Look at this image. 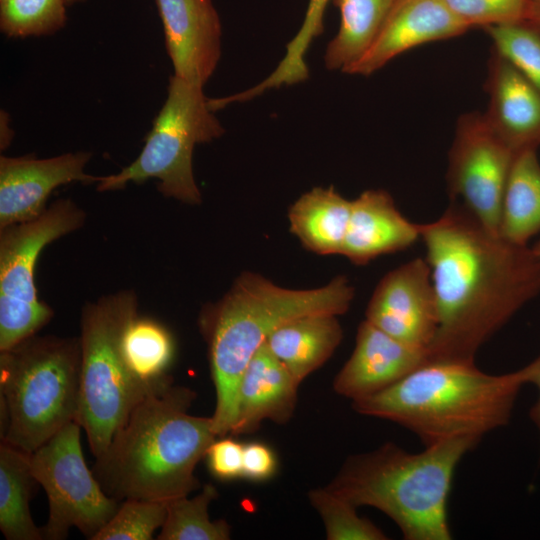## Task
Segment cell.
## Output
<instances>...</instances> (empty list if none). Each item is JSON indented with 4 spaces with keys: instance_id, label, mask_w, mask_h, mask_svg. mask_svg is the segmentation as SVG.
<instances>
[{
    "instance_id": "1",
    "label": "cell",
    "mask_w": 540,
    "mask_h": 540,
    "mask_svg": "<svg viewBox=\"0 0 540 540\" xmlns=\"http://www.w3.org/2000/svg\"><path fill=\"white\" fill-rule=\"evenodd\" d=\"M438 327L429 361H474L478 350L540 293V260L528 245L487 229L458 201L420 224Z\"/></svg>"
},
{
    "instance_id": "2",
    "label": "cell",
    "mask_w": 540,
    "mask_h": 540,
    "mask_svg": "<svg viewBox=\"0 0 540 540\" xmlns=\"http://www.w3.org/2000/svg\"><path fill=\"white\" fill-rule=\"evenodd\" d=\"M195 398L172 381L134 408L92 469L108 496L168 502L199 488L195 468L218 437L211 417L189 414Z\"/></svg>"
},
{
    "instance_id": "3",
    "label": "cell",
    "mask_w": 540,
    "mask_h": 540,
    "mask_svg": "<svg viewBox=\"0 0 540 540\" xmlns=\"http://www.w3.org/2000/svg\"><path fill=\"white\" fill-rule=\"evenodd\" d=\"M524 367L489 374L474 361L437 360L420 366L392 386L352 401L359 414L394 422L429 446L455 438H476L507 425Z\"/></svg>"
},
{
    "instance_id": "4",
    "label": "cell",
    "mask_w": 540,
    "mask_h": 540,
    "mask_svg": "<svg viewBox=\"0 0 540 540\" xmlns=\"http://www.w3.org/2000/svg\"><path fill=\"white\" fill-rule=\"evenodd\" d=\"M354 288L345 276L325 286L295 290L245 271L220 301L202 312L200 327L208 343L216 407L211 416L218 438L230 434L243 372L268 337L281 325L311 314L348 311Z\"/></svg>"
},
{
    "instance_id": "5",
    "label": "cell",
    "mask_w": 540,
    "mask_h": 540,
    "mask_svg": "<svg viewBox=\"0 0 540 540\" xmlns=\"http://www.w3.org/2000/svg\"><path fill=\"white\" fill-rule=\"evenodd\" d=\"M464 437L410 453L387 442L351 455L327 485L356 507H374L400 529L406 540H449L448 499L456 468L479 443Z\"/></svg>"
},
{
    "instance_id": "6",
    "label": "cell",
    "mask_w": 540,
    "mask_h": 540,
    "mask_svg": "<svg viewBox=\"0 0 540 540\" xmlns=\"http://www.w3.org/2000/svg\"><path fill=\"white\" fill-rule=\"evenodd\" d=\"M0 352L1 441L33 453L77 421L80 339L33 335Z\"/></svg>"
},
{
    "instance_id": "7",
    "label": "cell",
    "mask_w": 540,
    "mask_h": 540,
    "mask_svg": "<svg viewBox=\"0 0 540 540\" xmlns=\"http://www.w3.org/2000/svg\"><path fill=\"white\" fill-rule=\"evenodd\" d=\"M134 311L133 296L121 294L88 304L82 313L77 422L95 458L106 450L134 408L159 390L140 383L120 352L121 329Z\"/></svg>"
},
{
    "instance_id": "8",
    "label": "cell",
    "mask_w": 540,
    "mask_h": 540,
    "mask_svg": "<svg viewBox=\"0 0 540 540\" xmlns=\"http://www.w3.org/2000/svg\"><path fill=\"white\" fill-rule=\"evenodd\" d=\"M223 133L203 87L173 75L166 101L141 153L119 173L100 177L97 190H117L129 182L142 183L156 178L163 195L187 204H199L201 194L192 170L194 147Z\"/></svg>"
},
{
    "instance_id": "9",
    "label": "cell",
    "mask_w": 540,
    "mask_h": 540,
    "mask_svg": "<svg viewBox=\"0 0 540 540\" xmlns=\"http://www.w3.org/2000/svg\"><path fill=\"white\" fill-rule=\"evenodd\" d=\"M83 212L70 200H58L39 217L1 228L0 351L35 335L52 317L37 296L34 270L42 249L77 229Z\"/></svg>"
},
{
    "instance_id": "10",
    "label": "cell",
    "mask_w": 540,
    "mask_h": 540,
    "mask_svg": "<svg viewBox=\"0 0 540 540\" xmlns=\"http://www.w3.org/2000/svg\"><path fill=\"white\" fill-rule=\"evenodd\" d=\"M81 429L77 421H72L30 453L32 473L49 502L48 520L41 528L43 539H65L73 527L92 539L120 505L104 492L88 468Z\"/></svg>"
},
{
    "instance_id": "11",
    "label": "cell",
    "mask_w": 540,
    "mask_h": 540,
    "mask_svg": "<svg viewBox=\"0 0 540 540\" xmlns=\"http://www.w3.org/2000/svg\"><path fill=\"white\" fill-rule=\"evenodd\" d=\"M515 154L495 133L484 113L470 112L459 117L448 153L449 198L460 202L497 234L503 194Z\"/></svg>"
},
{
    "instance_id": "12",
    "label": "cell",
    "mask_w": 540,
    "mask_h": 540,
    "mask_svg": "<svg viewBox=\"0 0 540 540\" xmlns=\"http://www.w3.org/2000/svg\"><path fill=\"white\" fill-rule=\"evenodd\" d=\"M365 320L390 336L428 350L438 327L431 269L415 258L389 271L377 284Z\"/></svg>"
},
{
    "instance_id": "13",
    "label": "cell",
    "mask_w": 540,
    "mask_h": 540,
    "mask_svg": "<svg viewBox=\"0 0 540 540\" xmlns=\"http://www.w3.org/2000/svg\"><path fill=\"white\" fill-rule=\"evenodd\" d=\"M90 157L87 152L45 159L1 156L0 228L39 217L50 193L60 185L98 183L100 177L84 171Z\"/></svg>"
},
{
    "instance_id": "14",
    "label": "cell",
    "mask_w": 540,
    "mask_h": 540,
    "mask_svg": "<svg viewBox=\"0 0 540 540\" xmlns=\"http://www.w3.org/2000/svg\"><path fill=\"white\" fill-rule=\"evenodd\" d=\"M175 76L204 87L221 56V22L211 0H155Z\"/></svg>"
},
{
    "instance_id": "15",
    "label": "cell",
    "mask_w": 540,
    "mask_h": 540,
    "mask_svg": "<svg viewBox=\"0 0 540 540\" xmlns=\"http://www.w3.org/2000/svg\"><path fill=\"white\" fill-rule=\"evenodd\" d=\"M427 362V349L406 344L364 320L358 326L353 353L336 375L333 388L356 401L392 386Z\"/></svg>"
},
{
    "instance_id": "16",
    "label": "cell",
    "mask_w": 540,
    "mask_h": 540,
    "mask_svg": "<svg viewBox=\"0 0 540 540\" xmlns=\"http://www.w3.org/2000/svg\"><path fill=\"white\" fill-rule=\"evenodd\" d=\"M469 29L443 0H396L370 47L346 73L369 76L410 49Z\"/></svg>"
},
{
    "instance_id": "17",
    "label": "cell",
    "mask_w": 540,
    "mask_h": 540,
    "mask_svg": "<svg viewBox=\"0 0 540 540\" xmlns=\"http://www.w3.org/2000/svg\"><path fill=\"white\" fill-rule=\"evenodd\" d=\"M485 89L484 116L515 153L540 147V92L506 58L493 50Z\"/></svg>"
},
{
    "instance_id": "18",
    "label": "cell",
    "mask_w": 540,
    "mask_h": 540,
    "mask_svg": "<svg viewBox=\"0 0 540 540\" xmlns=\"http://www.w3.org/2000/svg\"><path fill=\"white\" fill-rule=\"evenodd\" d=\"M421 238L420 224L408 220L383 189H369L351 201V215L341 255L365 265L385 254L405 250Z\"/></svg>"
},
{
    "instance_id": "19",
    "label": "cell",
    "mask_w": 540,
    "mask_h": 540,
    "mask_svg": "<svg viewBox=\"0 0 540 540\" xmlns=\"http://www.w3.org/2000/svg\"><path fill=\"white\" fill-rule=\"evenodd\" d=\"M299 385L265 342L241 377L230 434L254 433L265 420L286 423L294 413Z\"/></svg>"
},
{
    "instance_id": "20",
    "label": "cell",
    "mask_w": 540,
    "mask_h": 540,
    "mask_svg": "<svg viewBox=\"0 0 540 540\" xmlns=\"http://www.w3.org/2000/svg\"><path fill=\"white\" fill-rule=\"evenodd\" d=\"M337 316L320 313L296 318L266 340L271 352L299 383L321 367L341 343L343 330Z\"/></svg>"
},
{
    "instance_id": "21",
    "label": "cell",
    "mask_w": 540,
    "mask_h": 540,
    "mask_svg": "<svg viewBox=\"0 0 540 540\" xmlns=\"http://www.w3.org/2000/svg\"><path fill=\"white\" fill-rule=\"evenodd\" d=\"M350 215L351 201L333 186L311 189L288 211L290 231L307 250L319 255H341Z\"/></svg>"
},
{
    "instance_id": "22",
    "label": "cell",
    "mask_w": 540,
    "mask_h": 540,
    "mask_svg": "<svg viewBox=\"0 0 540 540\" xmlns=\"http://www.w3.org/2000/svg\"><path fill=\"white\" fill-rule=\"evenodd\" d=\"M540 233V162L537 150L515 154L507 178L499 226L506 240L527 245Z\"/></svg>"
},
{
    "instance_id": "23",
    "label": "cell",
    "mask_w": 540,
    "mask_h": 540,
    "mask_svg": "<svg viewBox=\"0 0 540 540\" xmlns=\"http://www.w3.org/2000/svg\"><path fill=\"white\" fill-rule=\"evenodd\" d=\"M37 484L30 453L1 441L0 530L6 539H43L42 530L35 525L29 507Z\"/></svg>"
},
{
    "instance_id": "24",
    "label": "cell",
    "mask_w": 540,
    "mask_h": 540,
    "mask_svg": "<svg viewBox=\"0 0 540 540\" xmlns=\"http://www.w3.org/2000/svg\"><path fill=\"white\" fill-rule=\"evenodd\" d=\"M119 347L128 370L143 385L157 390L173 381L167 370L174 342L157 321L131 313L121 329Z\"/></svg>"
},
{
    "instance_id": "25",
    "label": "cell",
    "mask_w": 540,
    "mask_h": 540,
    "mask_svg": "<svg viewBox=\"0 0 540 540\" xmlns=\"http://www.w3.org/2000/svg\"><path fill=\"white\" fill-rule=\"evenodd\" d=\"M396 0H331L340 12V26L325 50L328 70L344 73L367 51Z\"/></svg>"
},
{
    "instance_id": "26",
    "label": "cell",
    "mask_w": 540,
    "mask_h": 540,
    "mask_svg": "<svg viewBox=\"0 0 540 540\" xmlns=\"http://www.w3.org/2000/svg\"><path fill=\"white\" fill-rule=\"evenodd\" d=\"M218 492L206 484L200 493L167 502V514L157 536L158 540H228L231 527L224 519L212 521L208 508Z\"/></svg>"
},
{
    "instance_id": "27",
    "label": "cell",
    "mask_w": 540,
    "mask_h": 540,
    "mask_svg": "<svg viewBox=\"0 0 540 540\" xmlns=\"http://www.w3.org/2000/svg\"><path fill=\"white\" fill-rule=\"evenodd\" d=\"M331 0H309L300 29L288 43L284 58L275 70L259 84L251 87L250 93L259 96L266 90L282 85H294L309 77L305 54L312 41L323 32V18Z\"/></svg>"
},
{
    "instance_id": "28",
    "label": "cell",
    "mask_w": 540,
    "mask_h": 540,
    "mask_svg": "<svg viewBox=\"0 0 540 540\" xmlns=\"http://www.w3.org/2000/svg\"><path fill=\"white\" fill-rule=\"evenodd\" d=\"M308 498L323 521L328 540L388 539L373 522L358 515V507L327 486L310 490Z\"/></svg>"
},
{
    "instance_id": "29",
    "label": "cell",
    "mask_w": 540,
    "mask_h": 540,
    "mask_svg": "<svg viewBox=\"0 0 540 540\" xmlns=\"http://www.w3.org/2000/svg\"><path fill=\"white\" fill-rule=\"evenodd\" d=\"M66 0H0V28L9 37L48 35L66 22Z\"/></svg>"
},
{
    "instance_id": "30",
    "label": "cell",
    "mask_w": 540,
    "mask_h": 540,
    "mask_svg": "<svg viewBox=\"0 0 540 540\" xmlns=\"http://www.w3.org/2000/svg\"><path fill=\"white\" fill-rule=\"evenodd\" d=\"M166 514L167 502L125 499L91 540H151Z\"/></svg>"
},
{
    "instance_id": "31",
    "label": "cell",
    "mask_w": 540,
    "mask_h": 540,
    "mask_svg": "<svg viewBox=\"0 0 540 540\" xmlns=\"http://www.w3.org/2000/svg\"><path fill=\"white\" fill-rule=\"evenodd\" d=\"M470 29L499 25H527L538 30L531 0H443Z\"/></svg>"
},
{
    "instance_id": "32",
    "label": "cell",
    "mask_w": 540,
    "mask_h": 540,
    "mask_svg": "<svg viewBox=\"0 0 540 540\" xmlns=\"http://www.w3.org/2000/svg\"><path fill=\"white\" fill-rule=\"evenodd\" d=\"M497 53L511 62L540 92V31L527 25L484 28Z\"/></svg>"
},
{
    "instance_id": "33",
    "label": "cell",
    "mask_w": 540,
    "mask_h": 540,
    "mask_svg": "<svg viewBox=\"0 0 540 540\" xmlns=\"http://www.w3.org/2000/svg\"><path fill=\"white\" fill-rule=\"evenodd\" d=\"M211 474L220 480L243 477V444L220 437L209 446L205 455Z\"/></svg>"
},
{
    "instance_id": "34",
    "label": "cell",
    "mask_w": 540,
    "mask_h": 540,
    "mask_svg": "<svg viewBox=\"0 0 540 540\" xmlns=\"http://www.w3.org/2000/svg\"><path fill=\"white\" fill-rule=\"evenodd\" d=\"M277 468L274 452L260 442L243 444V477L252 481L271 478Z\"/></svg>"
},
{
    "instance_id": "35",
    "label": "cell",
    "mask_w": 540,
    "mask_h": 540,
    "mask_svg": "<svg viewBox=\"0 0 540 540\" xmlns=\"http://www.w3.org/2000/svg\"><path fill=\"white\" fill-rule=\"evenodd\" d=\"M527 374V384H532L537 390V398L530 409L529 417L537 429L540 442V355L524 366Z\"/></svg>"
},
{
    "instance_id": "36",
    "label": "cell",
    "mask_w": 540,
    "mask_h": 540,
    "mask_svg": "<svg viewBox=\"0 0 540 540\" xmlns=\"http://www.w3.org/2000/svg\"><path fill=\"white\" fill-rule=\"evenodd\" d=\"M531 2L535 9V13L537 17V26L540 31V0H531Z\"/></svg>"
},
{
    "instance_id": "37",
    "label": "cell",
    "mask_w": 540,
    "mask_h": 540,
    "mask_svg": "<svg viewBox=\"0 0 540 540\" xmlns=\"http://www.w3.org/2000/svg\"><path fill=\"white\" fill-rule=\"evenodd\" d=\"M531 248L536 257L540 260V240Z\"/></svg>"
},
{
    "instance_id": "38",
    "label": "cell",
    "mask_w": 540,
    "mask_h": 540,
    "mask_svg": "<svg viewBox=\"0 0 540 540\" xmlns=\"http://www.w3.org/2000/svg\"><path fill=\"white\" fill-rule=\"evenodd\" d=\"M79 1H82V0H66V4L71 5V4L79 2Z\"/></svg>"
}]
</instances>
